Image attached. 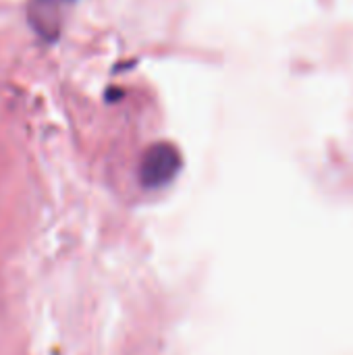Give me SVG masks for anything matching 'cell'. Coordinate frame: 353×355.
I'll list each match as a JSON object with an SVG mask.
<instances>
[{"instance_id": "cell-1", "label": "cell", "mask_w": 353, "mask_h": 355, "mask_svg": "<svg viewBox=\"0 0 353 355\" xmlns=\"http://www.w3.org/2000/svg\"><path fill=\"white\" fill-rule=\"evenodd\" d=\"M181 166H183V158L177 146L169 141H156L141 156L139 181L148 189H160L179 175Z\"/></svg>"}, {"instance_id": "cell-2", "label": "cell", "mask_w": 353, "mask_h": 355, "mask_svg": "<svg viewBox=\"0 0 353 355\" xmlns=\"http://www.w3.org/2000/svg\"><path fill=\"white\" fill-rule=\"evenodd\" d=\"M73 2L77 0H29V19L42 35L52 37L58 31V17L62 8Z\"/></svg>"}]
</instances>
